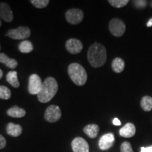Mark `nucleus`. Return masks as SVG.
<instances>
[{"label":"nucleus","mask_w":152,"mask_h":152,"mask_svg":"<svg viewBox=\"0 0 152 152\" xmlns=\"http://www.w3.org/2000/svg\"><path fill=\"white\" fill-rule=\"evenodd\" d=\"M0 63L5 64L11 69H15L18 66V61L14 58H9L4 53H0Z\"/></svg>","instance_id":"obj_15"},{"label":"nucleus","mask_w":152,"mask_h":152,"mask_svg":"<svg viewBox=\"0 0 152 152\" xmlns=\"http://www.w3.org/2000/svg\"><path fill=\"white\" fill-rule=\"evenodd\" d=\"M0 50H1V45H0Z\"/></svg>","instance_id":"obj_33"},{"label":"nucleus","mask_w":152,"mask_h":152,"mask_svg":"<svg viewBox=\"0 0 152 152\" xmlns=\"http://www.w3.org/2000/svg\"><path fill=\"white\" fill-rule=\"evenodd\" d=\"M66 20L71 25H77L83 21L84 18V12L80 9H70L65 14Z\"/></svg>","instance_id":"obj_6"},{"label":"nucleus","mask_w":152,"mask_h":152,"mask_svg":"<svg viewBox=\"0 0 152 152\" xmlns=\"http://www.w3.org/2000/svg\"><path fill=\"white\" fill-rule=\"evenodd\" d=\"M43 83L37 74H32L29 77L28 92L30 94H38L42 90Z\"/></svg>","instance_id":"obj_8"},{"label":"nucleus","mask_w":152,"mask_h":152,"mask_svg":"<svg viewBox=\"0 0 152 152\" xmlns=\"http://www.w3.org/2000/svg\"><path fill=\"white\" fill-rule=\"evenodd\" d=\"M7 81L11 86L15 87V88H18L20 86V83H19L18 79V73L15 71H9L7 73Z\"/></svg>","instance_id":"obj_19"},{"label":"nucleus","mask_w":152,"mask_h":152,"mask_svg":"<svg viewBox=\"0 0 152 152\" xmlns=\"http://www.w3.org/2000/svg\"><path fill=\"white\" fill-rule=\"evenodd\" d=\"M87 59L92 67L99 68L103 66L107 59L105 47L98 42L92 44L87 52Z\"/></svg>","instance_id":"obj_1"},{"label":"nucleus","mask_w":152,"mask_h":152,"mask_svg":"<svg viewBox=\"0 0 152 152\" xmlns=\"http://www.w3.org/2000/svg\"><path fill=\"white\" fill-rule=\"evenodd\" d=\"M125 61L121 58H115L112 61L111 67L113 71L116 73H121L125 69Z\"/></svg>","instance_id":"obj_18"},{"label":"nucleus","mask_w":152,"mask_h":152,"mask_svg":"<svg viewBox=\"0 0 152 152\" xmlns=\"http://www.w3.org/2000/svg\"><path fill=\"white\" fill-rule=\"evenodd\" d=\"M83 131L89 137L94 139L97 137L99 132V127L96 124L87 125L83 129Z\"/></svg>","instance_id":"obj_17"},{"label":"nucleus","mask_w":152,"mask_h":152,"mask_svg":"<svg viewBox=\"0 0 152 152\" xmlns=\"http://www.w3.org/2000/svg\"><path fill=\"white\" fill-rule=\"evenodd\" d=\"M72 149L73 152H89L90 147L87 142L83 137H75L72 141Z\"/></svg>","instance_id":"obj_10"},{"label":"nucleus","mask_w":152,"mask_h":152,"mask_svg":"<svg viewBox=\"0 0 152 152\" xmlns=\"http://www.w3.org/2000/svg\"><path fill=\"white\" fill-rule=\"evenodd\" d=\"M140 106L144 111L149 112L152 110V97L149 96H144L142 98Z\"/></svg>","instance_id":"obj_21"},{"label":"nucleus","mask_w":152,"mask_h":152,"mask_svg":"<svg viewBox=\"0 0 152 152\" xmlns=\"http://www.w3.org/2000/svg\"><path fill=\"white\" fill-rule=\"evenodd\" d=\"M109 31L115 37H121L125 33V23L121 19L113 18L110 20L109 24Z\"/></svg>","instance_id":"obj_5"},{"label":"nucleus","mask_w":152,"mask_h":152,"mask_svg":"<svg viewBox=\"0 0 152 152\" xmlns=\"http://www.w3.org/2000/svg\"><path fill=\"white\" fill-rule=\"evenodd\" d=\"M66 50L71 54H77L81 52L83 49V42L78 39L71 38L65 44Z\"/></svg>","instance_id":"obj_9"},{"label":"nucleus","mask_w":152,"mask_h":152,"mask_svg":"<svg viewBox=\"0 0 152 152\" xmlns=\"http://www.w3.org/2000/svg\"><path fill=\"white\" fill-rule=\"evenodd\" d=\"M30 3L37 9H43L47 7L49 3V0H31Z\"/></svg>","instance_id":"obj_23"},{"label":"nucleus","mask_w":152,"mask_h":152,"mask_svg":"<svg viewBox=\"0 0 152 152\" xmlns=\"http://www.w3.org/2000/svg\"><path fill=\"white\" fill-rule=\"evenodd\" d=\"M121 152H134L131 144L128 142H124L121 145Z\"/></svg>","instance_id":"obj_25"},{"label":"nucleus","mask_w":152,"mask_h":152,"mask_svg":"<svg viewBox=\"0 0 152 152\" xmlns=\"http://www.w3.org/2000/svg\"><path fill=\"white\" fill-rule=\"evenodd\" d=\"M22 131V127L20 125L15 124V123H9L7 126V134L10 136L14 137L20 136L21 134Z\"/></svg>","instance_id":"obj_14"},{"label":"nucleus","mask_w":152,"mask_h":152,"mask_svg":"<svg viewBox=\"0 0 152 152\" xmlns=\"http://www.w3.org/2000/svg\"><path fill=\"white\" fill-rule=\"evenodd\" d=\"M133 4L137 9H144L147 6V1L144 0H136V1H133Z\"/></svg>","instance_id":"obj_26"},{"label":"nucleus","mask_w":152,"mask_h":152,"mask_svg":"<svg viewBox=\"0 0 152 152\" xmlns=\"http://www.w3.org/2000/svg\"><path fill=\"white\" fill-rule=\"evenodd\" d=\"M0 18L7 23H11L14 20L13 11L7 3L0 2Z\"/></svg>","instance_id":"obj_11"},{"label":"nucleus","mask_w":152,"mask_h":152,"mask_svg":"<svg viewBox=\"0 0 152 152\" xmlns=\"http://www.w3.org/2000/svg\"><path fill=\"white\" fill-rule=\"evenodd\" d=\"M31 35V30L27 26H19L15 29L9 30L6 34L7 37L11 39L20 40V39H26Z\"/></svg>","instance_id":"obj_4"},{"label":"nucleus","mask_w":152,"mask_h":152,"mask_svg":"<svg viewBox=\"0 0 152 152\" xmlns=\"http://www.w3.org/2000/svg\"><path fill=\"white\" fill-rule=\"evenodd\" d=\"M140 152H152V146L149 147H141Z\"/></svg>","instance_id":"obj_28"},{"label":"nucleus","mask_w":152,"mask_h":152,"mask_svg":"<svg viewBox=\"0 0 152 152\" xmlns=\"http://www.w3.org/2000/svg\"><path fill=\"white\" fill-rule=\"evenodd\" d=\"M151 6H152V2H151Z\"/></svg>","instance_id":"obj_34"},{"label":"nucleus","mask_w":152,"mask_h":152,"mask_svg":"<svg viewBox=\"0 0 152 152\" xmlns=\"http://www.w3.org/2000/svg\"><path fill=\"white\" fill-rule=\"evenodd\" d=\"M108 2L115 8H122L128 4L129 1L128 0H109Z\"/></svg>","instance_id":"obj_24"},{"label":"nucleus","mask_w":152,"mask_h":152,"mask_svg":"<svg viewBox=\"0 0 152 152\" xmlns=\"http://www.w3.org/2000/svg\"><path fill=\"white\" fill-rule=\"evenodd\" d=\"M11 96V92L7 87L0 85V99L8 100Z\"/></svg>","instance_id":"obj_22"},{"label":"nucleus","mask_w":152,"mask_h":152,"mask_svg":"<svg viewBox=\"0 0 152 152\" xmlns=\"http://www.w3.org/2000/svg\"><path fill=\"white\" fill-rule=\"evenodd\" d=\"M70 78L77 86H83L87 80V73L83 66L77 63L70 64L68 68Z\"/></svg>","instance_id":"obj_3"},{"label":"nucleus","mask_w":152,"mask_h":152,"mask_svg":"<svg viewBox=\"0 0 152 152\" xmlns=\"http://www.w3.org/2000/svg\"><path fill=\"white\" fill-rule=\"evenodd\" d=\"M1 19H0V27H1Z\"/></svg>","instance_id":"obj_32"},{"label":"nucleus","mask_w":152,"mask_h":152,"mask_svg":"<svg viewBox=\"0 0 152 152\" xmlns=\"http://www.w3.org/2000/svg\"><path fill=\"white\" fill-rule=\"evenodd\" d=\"M7 113L10 117L20 118H23L26 115V111L22 108L18 107V106H14L7 110Z\"/></svg>","instance_id":"obj_16"},{"label":"nucleus","mask_w":152,"mask_h":152,"mask_svg":"<svg viewBox=\"0 0 152 152\" xmlns=\"http://www.w3.org/2000/svg\"><path fill=\"white\" fill-rule=\"evenodd\" d=\"M18 49L23 54H28L33 52V45L29 40H24L19 44Z\"/></svg>","instance_id":"obj_20"},{"label":"nucleus","mask_w":152,"mask_h":152,"mask_svg":"<svg viewBox=\"0 0 152 152\" xmlns=\"http://www.w3.org/2000/svg\"><path fill=\"white\" fill-rule=\"evenodd\" d=\"M113 124L114 125H121V122L120 121V120L118 118H115L113 119Z\"/></svg>","instance_id":"obj_29"},{"label":"nucleus","mask_w":152,"mask_h":152,"mask_svg":"<svg viewBox=\"0 0 152 152\" xmlns=\"http://www.w3.org/2000/svg\"><path fill=\"white\" fill-rule=\"evenodd\" d=\"M136 133V128L132 123H126L119 131L120 135L123 137L130 138L132 137Z\"/></svg>","instance_id":"obj_13"},{"label":"nucleus","mask_w":152,"mask_h":152,"mask_svg":"<svg viewBox=\"0 0 152 152\" xmlns=\"http://www.w3.org/2000/svg\"><path fill=\"white\" fill-rule=\"evenodd\" d=\"M6 145H7L6 139L1 134H0V150L3 149L6 147Z\"/></svg>","instance_id":"obj_27"},{"label":"nucleus","mask_w":152,"mask_h":152,"mask_svg":"<svg viewBox=\"0 0 152 152\" xmlns=\"http://www.w3.org/2000/svg\"><path fill=\"white\" fill-rule=\"evenodd\" d=\"M58 85L56 80L52 77H48L44 81L40 92L37 94V99L41 103L50 102L58 92Z\"/></svg>","instance_id":"obj_2"},{"label":"nucleus","mask_w":152,"mask_h":152,"mask_svg":"<svg viewBox=\"0 0 152 152\" xmlns=\"http://www.w3.org/2000/svg\"><path fill=\"white\" fill-rule=\"evenodd\" d=\"M44 117L45 121L49 123L57 122L61 118V110L59 106L51 105L47 108Z\"/></svg>","instance_id":"obj_7"},{"label":"nucleus","mask_w":152,"mask_h":152,"mask_svg":"<svg viewBox=\"0 0 152 152\" xmlns=\"http://www.w3.org/2000/svg\"><path fill=\"white\" fill-rule=\"evenodd\" d=\"M115 137L113 133L104 134L99 141V147L102 150H108L113 146Z\"/></svg>","instance_id":"obj_12"},{"label":"nucleus","mask_w":152,"mask_h":152,"mask_svg":"<svg viewBox=\"0 0 152 152\" xmlns=\"http://www.w3.org/2000/svg\"><path fill=\"white\" fill-rule=\"evenodd\" d=\"M2 77H3V71L0 69V80L2 78Z\"/></svg>","instance_id":"obj_31"},{"label":"nucleus","mask_w":152,"mask_h":152,"mask_svg":"<svg viewBox=\"0 0 152 152\" xmlns=\"http://www.w3.org/2000/svg\"><path fill=\"white\" fill-rule=\"evenodd\" d=\"M147 27H152V18L151 19H149V21L147 22Z\"/></svg>","instance_id":"obj_30"}]
</instances>
